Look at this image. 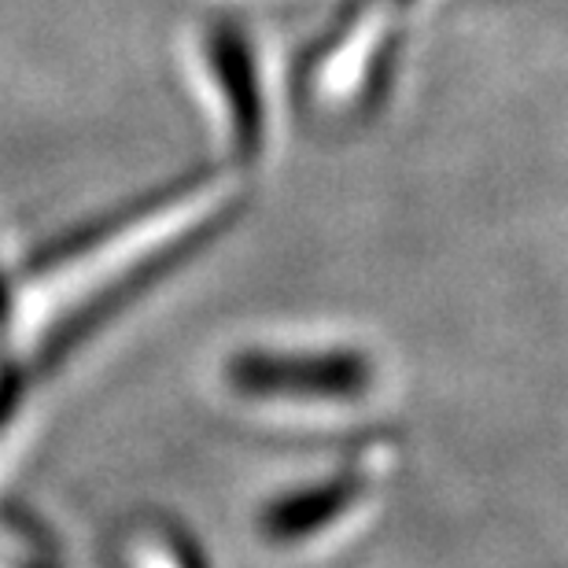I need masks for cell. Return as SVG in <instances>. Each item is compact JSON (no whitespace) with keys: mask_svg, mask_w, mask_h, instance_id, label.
<instances>
[{"mask_svg":"<svg viewBox=\"0 0 568 568\" xmlns=\"http://www.w3.org/2000/svg\"><path fill=\"white\" fill-rule=\"evenodd\" d=\"M174 554H178V565L181 568H207V565H203V558H200V550L192 547V542H185V539H178Z\"/></svg>","mask_w":568,"mask_h":568,"instance_id":"4","label":"cell"},{"mask_svg":"<svg viewBox=\"0 0 568 568\" xmlns=\"http://www.w3.org/2000/svg\"><path fill=\"white\" fill-rule=\"evenodd\" d=\"M355 498H358L355 480H328L322 487H311V491H300V495L277 503L263 517V528L270 539H281V542L303 539V536H311V531L325 528L333 517L344 514Z\"/></svg>","mask_w":568,"mask_h":568,"instance_id":"3","label":"cell"},{"mask_svg":"<svg viewBox=\"0 0 568 568\" xmlns=\"http://www.w3.org/2000/svg\"><path fill=\"white\" fill-rule=\"evenodd\" d=\"M203 67H207V82L222 100V115L230 126L233 148L252 159L263 148V89H258L255 52L252 41L241 30L222 22V27L207 30L203 38Z\"/></svg>","mask_w":568,"mask_h":568,"instance_id":"2","label":"cell"},{"mask_svg":"<svg viewBox=\"0 0 568 568\" xmlns=\"http://www.w3.org/2000/svg\"><path fill=\"white\" fill-rule=\"evenodd\" d=\"M230 381L244 395H288V399H347L369 384L362 355H244Z\"/></svg>","mask_w":568,"mask_h":568,"instance_id":"1","label":"cell"},{"mask_svg":"<svg viewBox=\"0 0 568 568\" xmlns=\"http://www.w3.org/2000/svg\"><path fill=\"white\" fill-rule=\"evenodd\" d=\"M4 306H8V295H4V288H0V317H4Z\"/></svg>","mask_w":568,"mask_h":568,"instance_id":"5","label":"cell"}]
</instances>
